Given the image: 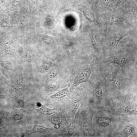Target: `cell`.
Instances as JSON below:
<instances>
[{
	"label": "cell",
	"instance_id": "obj_1",
	"mask_svg": "<svg viewBox=\"0 0 137 137\" xmlns=\"http://www.w3.org/2000/svg\"><path fill=\"white\" fill-rule=\"evenodd\" d=\"M119 66L98 64L97 70L101 77L109 94H123L137 90V78H127L119 74Z\"/></svg>",
	"mask_w": 137,
	"mask_h": 137
},
{
	"label": "cell",
	"instance_id": "obj_2",
	"mask_svg": "<svg viewBox=\"0 0 137 137\" xmlns=\"http://www.w3.org/2000/svg\"><path fill=\"white\" fill-rule=\"evenodd\" d=\"M124 115L104 108L93 110V122L95 137H115Z\"/></svg>",
	"mask_w": 137,
	"mask_h": 137
},
{
	"label": "cell",
	"instance_id": "obj_3",
	"mask_svg": "<svg viewBox=\"0 0 137 137\" xmlns=\"http://www.w3.org/2000/svg\"><path fill=\"white\" fill-rule=\"evenodd\" d=\"M68 65L70 80L68 86L74 90L80 84L88 81L97 68L98 62L93 55Z\"/></svg>",
	"mask_w": 137,
	"mask_h": 137
},
{
	"label": "cell",
	"instance_id": "obj_4",
	"mask_svg": "<svg viewBox=\"0 0 137 137\" xmlns=\"http://www.w3.org/2000/svg\"><path fill=\"white\" fill-rule=\"evenodd\" d=\"M86 94L83 102L93 110L101 108L109 94L97 69L86 83Z\"/></svg>",
	"mask_w": 137,
	"mask_h": 137
},
{
	"label": "cell",
	"instance_id": "obj_5",
	"mask_svg": "<svg viewBox=\"0 0 137 137\" xmlns=\"http://www.w3.org/2000/svg\"><path fill=\"white\" fill-rule=\"evenodd\" d=\"M6 117L8 126L13 131L16 137L23 136V133L32 126L34 121L28 110L8 107Z\"/></svg>",
	"mask_w": 137,
	"mask_h": 137
},
{
	"label": "cell",
	"instance_id": "obj_6",
	"mask_svg": "<svg viewBox=\"0 0 137 137\" xmlns=\"http://www.w3.org/2000/svg\"><path fill=\"white\" fill-rule=\"evenodd\" d=\"M117 49L109 51L107 57L101 56L98 61V64L118 65L121 68V72L124 73V68L127 64L137 60L136 46H127Z\"/></svg>",
	"mask_w": 137,
	"mask_h": 137
},
{
	"label": "cell",
	"instance_id": "obj_7",
	"mask_svg": "<svg viewBox=\"0 0 137 137\" xmlns=\"http://www.w3.org/2000/svg\"><path fill=\"white\" fill-rule=\"evenodd\" d=\"M36 81L38 85L54 83L70 77L68 64L59 56L50 69Z\"/></svg>",
	"mask_w": 137,
	"mask_h": 137
},
{
	"label": "cell",
	"instance_id": "obj_8",
	"mask_svg": "<svg viewBox=\"0 0 137 137\" xmlns=\"http://www.w3.org/2000/svg\"><path fill=\"white\" fill-rule=\"evenodd\" d=\"M36 83L32 84L25 79L21 72H18L12 78L9 88L8 103L9 106L19 97L33 93Z\"/></svg>",
	"mask_w": 137,
	"mask_h": 137
},
{
	"label": "cell",
	"instance_id": "obj_9",
	"mask_svg": "<svg viewBox=\"0 0 137 137\" xmlns=\"http://www.w3.org/2000/svg\"><path fill=\"white\" fill-rule=\"evenodd\" d=\"M29 110L36 123L46 125L47 117L58 111L54 108L50 109L42 104L34 95H30Z\"/></svg>",
	"mask_w": 137,
	"mask_h": 137
},
{
	"label": "cell",
	"instance_id": "obj_10",
	"mask_svg": "<svg viewBox=\"0 0 137 137\" xmlns=\"http://www.w3.org/2000/svg\"><path fill=\"white\" fill-rule=\"evenodd\" d=\"M77 91V87L72 90L68 85L49 96L43 104L45 106H51L59 111L62 110L69 100L75 97Z\"/></svg>",
	"mask_w": 137,
	"mask_h": 137
},
{
	"label": "cell",
	"instance_id": "obj_11",
	"mask_svg": "<svg viewBox=\"0 0 137 137\" xmlns=\"http://www.w3.org/2000/svg\"><path fill=\"white\" fill-rule=\"evenodd\" d=\"M70 80V77H68L54 83L43 85L37 84L33 94L39 101L44 103L49 96L67 87Z\"/></svg>",
	"mask_w": 137,
	"mask_h": 137
},
{
	"label": "cell",
	"instance_id": "obj_12",
	"mask_svg": "<svg viewBox=\"0 0 137 137\" xmlns=\"http://www.w3.org/2000/svg\"><path fill=\"white\" fill-rule=\"evenodd\" d=\"M137 116L124 115L115 137H137Z\"/></svg>",
	"mask_w": 137,
	"mask_h": 137
},
{
	"label": "cell",
	"instance_id": "obj_13",
	"mask_svg": "<svg viewBox=\"0 0 137 137\" xmlns=\"http://www.w3.org/2000/svg\"><path fill=\"white\" fill-rule=\"evenodd\" d=\"M77 89V93L75 97L69 100L63 109L69 123L74 118L76 111L83 102L86 96L85 89L78 87Z\"/></svg>",
	"mask_w": 137,
	"mask_h": 137
},
{
	"label": "cell",
	"instance_id": "obj_14",
	"mask_svg": "<svg viewBox=\"0 0 137 137\" xmlns=\"http://www.w3.org/2000/svg\"><path fill=\"white\" fill-rule=\"evenodd\" d=\"M93 110L89 105L83 102L79 114L83 118L82 137H95L93 122Z\"/></svg>",
	"mask_w": 137,
	"mask_h": 137
},
{
	"label": "cell",
	"instance_id": "obj_15",
	"mask_svg": "<svg viewBox=\"0 0 137 137\" xmlns=\"http://www.w3.org/2000/svg\"><path fill=\"white\" fill-rule=\"evenodd\" d=\"M100 15L105 24V33L108 26L113 25V23L115 22H123L128 24L132 28H136L137 20L131 14H128L127 12L117 14L105 13Z\"/></svg>",
	"mask_w": 137,
	"mask_h": 137
},
{
	"label": "cell",
	"instance_id": "obj_16",
	"mask_svg": "<svg viewBox=\"0 0 137 137\" xmlns=\"http://www.w3.org/2000/svg\"><path fill=\"white\" fill-rule=\"evenodd\" d=\"M113 33L110 38L105 43L103 46L101 53L107 50H117L118 45L121 40L124 38L132 35L133 31L130 29L119 28L115 26L113 27Z\"/></svg>",
	"mask_w": 137,
	"mask_h": 137
},
{
	"label": "cell",
	"instance_id": "obj_17",
	"mask_svg": "<svg viewBox=\"0 0 137 137\" xmlns=\"http://www.w3.org/2000/svg\"><path fill=\"white\" fill-rule=\"evenodd\" d=\"M23 136L25 137H60L59 132L54 127H49L34 122L32 128L26 129Z\"/></svg>",
	"mask_w": 137,
	"mask_h": 137
},
{
	"label": "cell",
	"instance_id": "obj_18",
	"mask_svg": "<svg viewBox=\"0 0 137 137\" xmlns=\"http://www.w3.org/2000/svg\"><path fill=\"white\" fill-rule=\"evenodd\" d=\"M68 123L67 117L63 109L55 113L47 116L46 117V125L50 124L60 133L62 137L63 132Z\"/></svg>",
	"mask_w": 137,
	"mask_h": 137
},
{
	"label": "cell",
	"instance_id": "obj_19",
	"mask_svg": "<svg viewBox=\"0 0 137 137\" xmlns=\"http://www.w3.org/2000/svg\"><path fill=\"white\" fill-rule=\"evenodd\" d=\"M91 43L94 49V56L98 61L101 54V49L104 43V34L99 30L90 29L88 31Z\"/></svg>",
	"mask_w": 137,
	"mask_h": 137
},
{
	"label": "cell",
	"instance_id": "obj_20",
	"mask_svg": "<svg viewBox=\"0 0 137 137\" xmlns=\"http://www.w3.org/2000/svg\"><path fill=\"white\" fill-rule=\"evenodd\" d=\"M83 103L80 105L74 118L66 126L63 132L62 137L81 136L79 129L78 119Z\"/></svg>",
	"mask_w": 137,
	"mask_h": 137
},
{
	"label": "cell",
	"instance_id": "obj_21",
	"mask_svg": "<svg viewBox=\"0 0 137 137\" xmlns=\"http://www.w3.org/2000/svg\"><path fill=\"white\" fill-rule=\"evenodd\" d=\"M137 99H130L123 102L117 113L127 116H137Z\"/></svg>",
	"mask_w": 137,
	"mask_h": 137
},
{
	"label": "cell",
	"instance_id": "obj_22",
	"mask_svg": "<svg viewBox=\"0 0 137 137\" xmlns=\"http://www.w3.org/2000/svg\"><path fill=\"white\" fill-rule=\"evenodd\" d=\"M59 56L57 52L47 54L40 62L38 69V73L43 75L47 72Z\"/></svg>",
	"mask_w": 137,
	"mask_h": 137
},
{
	"label": "cell",
	"instance_id": "obj_23",
	"mask_svg": "<svg viewBox=\"0 0 137 137\" xmlns=\"http://www.w3.org/2000/svg\"><path fill=\"white\" fill-rule=\"evenodd\" d=\"M29 8L27 3L19 10L17 14V26L21 31H25L28 27L29 17L27 11Z\"/></svg>",
	"mask_w": 137,
	"mask_h": 137
},
{
	"label": "cell",
	"instance_id": "obj_24",
	"mask_svg": "<svg viewBox=\"0 0 137 137\" xmlns=\"http://www.w3.org/2000/svg\"><path fill=\"white\" fill-rule=\"evenodd\" d=\"M78 9L82 12L85 18L90 22L96 23L99 27H100V20L97 11L92 10L85 5L79 6Z\"/></svg>",
	"mask_w": 137,
	"mask_h": 137
},
{
	"label": "cell",
	"instance_id": "obj_25",
	"mask_svg": "<svg viewBox=\"0 0 137 137\" xmlns=\"http://www.w3.org/2000/svg\"><path fill=\"white\" fill-rule=\"evenodd\" d=\"M13 64L5 55H0V71L4 76L8 77L9 73L13 70Z\"/></svg>",
	"mask_w": 137,
	"mask_h": 137
},
{
	"label": "cell",
	"instance_id": "obj_26",
	"mask_svg": "<svg viewBox=\"0 0 137 137\" xmlns=\"http://www.w3.org/2000/svg\"><path fill=\"white\" fill-rule=\"evenodd\" d=\"M29 94H25L19 97L9 106L13 108L28 110L30 102Z\"/></svg>",
	"mask_w": 137,
	"mask_h": 137
},
{
	"label": "cell",
	"instance_id": "obj_27",
	"mask_svg": "<svg viewBox=\"0 0 137 137\" xmlns=\"http://www.w3.org/2000/svg\"><path fill=\"white\" fill-rule=\"evenodd\" d=\"M133 0H118L113 9V12L115 14L126 12L127 9L131 6V3Z\"/></svg>",
	"mask_w": 137,
	"mask_h": 137
},
{
	"label": "cell",
	"instance_id": "obj_28",
	"mask_svg": "<svg viewBox=\"0 0 137 137\" xmlns=\"http://www.w3.org/2000/svg\"><path fill=\"white\" fill-rule=\"evenodd\" d=\"M36 37L39 42L46 45H52L55 43V38L46 35L38 34L36 35Z\"/></svg>",
	"mask_w": 137,
	"mask_h": 137
},
{
	"label": "cell",
	"instance_id": "obj_29",
	"mask_svg": "<svg viewBox=\"0 0 137 137\" xmlns=\"http://www.w3.org/2000/svg\"><path fill=\"white\" fill-rule=\"evenodd\" d=\"M27 3L26 0H10L8 8L12 11L18 10Z\"/></svg>",
	"mask_w": 137,
	"mask_h": 137
},
{
	"label": "cell",
	"instance_id": "obj_30",
	"mask_svg": "<svg viewBox=\"0 0 137 137\" xmlns=\"http://www.w3.org/2000/svg\"><path fill=\"white\" fill-rule=\"evenodd\" d=\"M24 55L28 63L31 64L33 62L35 57V54L33 51L29 46H26L25 47Z\"/></svg>",
	"mask_w": 137,
	"mask_h": 137
},
{
	"label": "cell",
	"instance_id": "obj_31",
	"mask_svg": "<svg viewBox=\"0 0 137 137\" xmlns=\"http://www.w3.org/2000/svg\"><path fill=\"white\" fill-rule=\"evenodd\" d=\"M51 0H36V10L46 9L51 4Z\"/></svg>",
	"mask_w": 137,
	"mask_h": 137
},
{
	"label": "cell",
	"instance_id": "obj_32",
	"mask_svg": "<svg viewBox=\"0 0 137 137\" xmlns=\"http://www.w3.org/2000/svg\"><path fill=\"white\" fill-rule=\"evenodd\" d=\"M54 18L51 14H48L45 17L43 22L44 26L47 28L52 27L54 23Z\"/></svg>",
	"mask_w": 137,
	"mask_h": 137
},
{
	"label": "cell",
	"instance_id": "obj_33",
	"mask_svg": "<svg viewBox=\"0 0 137 137\" xmlns=\"http://www.w3.org/2000/svg\"><path fill=\"white\" fill-rule=\"evenodd\" d=\"M9 84L7 80L5 79L0 71V91L5 90L7 88H9Z\"/></svg>",
	"mask_w": 137,
	"mask_h": 137
},
{
	"label": "cell",
	"instance_id": "obj_34",
	"mask_svg": "<svg viewBox=\"0 0 137 137\" xmlns=\"http://www.w3.org/2000/svg\"><path fill=\"white\" fill-rule=\"evenodd\" d=\"M117 0H101V2L106 8L112 9L114 6L115 3Z\"/></svg>",
	"mask_w": 137,
	"mask_h": 137
},
{
	"label": "cell",
	"instance_id": "obj_35",
	"mask_svg": "<svg viewBox=\"0 0 137 137\" xmlns=\"http://www.w3.org/2000/svg\"><path fill=\"white\" fill-rule=\"evenodd\" d=\"M10 0H0V12L5 11L8 8Z\"/></svg>",
	"mask_w": 137,
	"mask_h": 137
},
{
	"label": "cell",
	"instance_id": "obj_36",
	"mask_svg": "<svg viewBox=\"0 0 137 137\" xmlns=\"http://www.w3.org/2000/svg\"><path fill=\"white\" fill-rule=\"evenodd\" d=\"M132 15L137 19V4H135L131 5L128 8Z\"/></svg>",
	"mask_w": 137,
	"mask_h": 137
},
{
	"label": "cell",
	"instance_id": "obj_37",
	"mask_svg": "<svg viewBox=\"0 0 137 137\" xmlns=\"http://www.w3.org/2000/svg\"><path fill=\"white\" fill-rule=\"evenodd\" d=\"M8 97V93L5 95H0V103L4 100H7Z\"/></svg>",
	"mask_w": 137,
	"mask_h": 137
},
{
	"label": "cell",
	"instance_id": "obj_38",
	"mask_svg": "<svg viewBox=\"0 0 137 137\" xmlns=\"http://www.w3.org/2000/svg\"><path fill=\"white\" fill-rule=\"evenodd\" d=\"M71 1H72V0H70V2H69V3H68V4L67 5H68L70 4V3H71Z\"/></svg>",
	"mask_w": 137,
	"mask_h": 137
}]
</instances>
